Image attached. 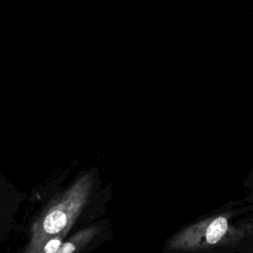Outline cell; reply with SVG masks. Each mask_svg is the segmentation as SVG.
Wrapping results in <instances>:
<instances>
[{
	"mask_svg": "<svg viewBox=\"0 0 253 253\" xmlns=\"http://www.w3.org/2000/svg\"><path fill=\"white\" fill-rule=\"evenodd\" d=\"M228 219L219 215L197 222L173 236L168 246L172 249H197L215 245L228 231Z\"/></svg>",
	"mask_w": 253,
	"mask_h": 253,
	"instance_id": "obj_2",
	"label": "cell"
},
{
	"mask_svg": "<svg viewBox=\"0 0 253 253\" xmlns=\"http://www.w3.org/2000/svg\"><path fill=\"white\" fill-rule=\"evenodd\" d=\"M92 186L93 175L86 173L53 200L34 222L24 253H38L48 240L64 239L85 208Z\"/></svg>",
	"mask_w": 253,
	"mask_h": 253,
	"instance_id": "obj_1",
	"label": "cell"
}]
</instances>
